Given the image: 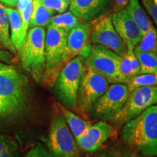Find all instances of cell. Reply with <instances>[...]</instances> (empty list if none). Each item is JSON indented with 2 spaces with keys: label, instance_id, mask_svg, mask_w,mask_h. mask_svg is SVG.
Masks as SVG:
<instances>
[{
  "label": "cell",
  "instance_id": "obj_35",
  "mask_svg": "<svg viewBox=\"0 0 157 157\" xmlns=\"http://www.w3.org/2000/svg\"><path fill=\"white\" fill-rule=\"evenodd\" d=\"M17 2H18V0H0L1 3L12 7H15L17 5Z\"/></svg>",
  "mask_w": 157,
  "mask_h": 157
},
{
  "label": "cell",
  "instance_id": "obj_6",
  "mask_svg": "<svg viewBox=\"0 0 157 157\" xmlns=\"http://www.w3.org/2000/svg\"><path fill=\"white\" fill-rule=\"evenodd\" d=\"M108 80L85 66L80 80L75 110L81 114L90 113L97 101L109 87Z\"/></svg>",
  "mask_w": 157,
  "mask_h": 157
},
{
  "label": "cell",
  "instance_id": "obj_2",
  "mask_svg": "<svg viewBox=\"0 0 157 157\" xmlns=\"http://www.w3.org/2000/svg\"><path fill=\"white\" fill-rule=\"evenodd\" d=\"M68 31L49 25L45 34V73L43 82L54 84L63 67L71 60L67 48Z\"/></svg>",
  "mask_w": 157,
  "mask_h": 157
},
{
  "label": "cell",
  "instance_id": "obj_37",
  "mask_svg": "<svg viewBox=\"0 0 157 157\" xmlns=\"http://www.w3.org/2000/svg\"><path fill=\"white\" fill-rule=\"evenodd\" d=\"M154 157H157V156H154Z\"/></svg>",
  "mask_w": 157,
  "mask_h": 157
},
{
  "label": "cell",
  "instance_id": "obj_26",
  "mask_svg": "<svg viewBox=\"0 0 157 157\" xmlns=\"http://www.w3.org/2000/svg\"><path fill=\"white\" fill-rule=\"evenodd\" d=\"M46 8L59 13L66 12L70 5V0H39Z\"/></svg>",
  "mask_w": 157,
  "mask_h": 157
},
{
  "label": "cell",
  "instance_id": "obj_3",
  "mask_svg": "<svg viewBox=\"0 0 157 157\" xmlns=\"http://www.w3.org/2000/svg\"><path fill=\"white\" fill-rule=\"evenodd\" d=\"M45 30L43 27H32L26 35L20 54L22 67L37 82H43L45 73Z\"/></svg>",
  "mask_w": 157,
  "mask_h": 157
},
{
  "label": "cell",
  "instance_id": "obj_23",
  "mask_svg": "<svg viewBox=\"0 0 157 157\" xmlns=\"http://www.w3.org/2000/svg\"><path fill=\"white\" fill-rule=\"evenodd\" d=\"M134 49L153 52L157 56V29L154 25L146 34L143 35L140 42Z\"/></svg>",
  "mask_w": 157,
  "mask_h": 157
},
{
  "label": "cell",
  "instance_id": "obj_19",
  "mask_svg": "<svg viewBox=\"0 0 157 157\" xmlns=\"http://www.w3.org/2000/svg\"><path fill=\"white\" fill-rule=\"evenodd\" d=\"M60 108L63 113V117H64L71 132L73 134L75 139L80 136L93 124L91 121L84 120L78 117L64 105H60Z\"/></svg>",
  "mask_w": 157,
  "mask_h": 157
},
{
  "label": "cell",
  "instance_id": "obj_17",
  "mask_svg": "<svg viewBox=\"0 0 157 157\" xmlns=\"http://www.w3.org/2000/svg\"><path fill=\"white\" fill-rule=\"evenodd\" d=\"M125 9L136 23L143 36L151 29L152 23L141 6L139 0H129Z\"/></svg>",
  "mask_w": 157,
  "mask_h": 157
},
{
  "label": "cell",
  "instance_id": "obj_1",
  "mask_svg": "<svg viewBox=\"0 0 157 157\" xmlns=\"http://www.w3.org/2000/svg\"><path fill=\"white\" fill-rule=\"evenodd\" d=\"M121 137L144 156H157V103L124 123Z\"/></svg>",
  "mask_w": 157,
  "mask_h": 157
},
{
  "label": "cell",
  "instance_id": "obj_20",
  "mask_svg": "<svg viewBox=\"0 0 157 157\" xmlns=\"http://www.w3.org/2000/svg\"><path fill=\"white\" fill-rule=\"evenodd\" d=\"M0 43L13 54H16L14 45L11 41L8 15L5 7L0 3Z\"/></svg>",
  "mask_w": 157,
  "mask_h": 157
},
{
  "label": "cell",
  "instance_id": "obj_10",
  "mask_svg": "<svg viewBox=\"0 0 157 157\" xmlns=\"http://www.w3.org/2000/svg\"><path fill=\"white\" fill-rule=\"evenodd\" d=\"M90 41L109 48L122 58L127 53L126 44L113 26L111 13H105L91 21Z\"/></svg>",
  "mask_w": 157,
  "mask_h": 157
},
{
  "label": "cell",
  "instance_id": "obj_32",
  "mask_svg": "<svg viewBox=\"0 0 157 157\" xmlns=\"http://www.w3.org/2000/svg\"><path fill=\"white\" fill-rule=\"evenodd\" d=\"M119 157H144L134 148H126L121 151Z\"/></svg>",
  "mask_w": 157,
  "mask_h": 157
},
{
  "label": "cell",
  "instance_id": "obj_13",
  "mask_svg": "<svg viewBox=\"0 0 157 157\" xmlns=\"http://www.w3.org/2000/svg\"><path fill=\"white\" fill-rule=\"evenodd\" d=\"M90 27L91 23L81 21L68 32L67 48L71 60L77 56L84 59L89 54L92 45Z\"/></svg>",
  "mask_w": 157,
  "mask_h": 157
},
{
  "label": "cell",
  "instance_id": "obj_16",
  "mask_svg": "<svg viewBox=\"0 0 157 157\" xmlns=\"http://www.w3.org/2000/svg\"><path fill=\"white\" fill-rule=\"evenodd\" d=\"M8 15L11 41L17 52L21 53L26 39V33L23 28L21 15L17 10L13 7H5Z\"/></svg>",
  "mask_w": 157,
  "mask_h": 157
},
{
  "label": "cell",
  "instance_id": "obj_36",
  "mask_svg": "<svg viewBox=\"0 0 157 157\" xmlns=\"http://www.w3.org/2000/svg\"><path fill=\"white\" fill-rule=\"evenodd\" d=\"M93 157H113V156H111V154H107V153H101V154L95 155Z\"/></svg>",
  "mask_w": 157,
  "mask_h": 157
},
{
  "label": "cell",
  "instance_id": "obj_38",
  "mask_svg": "<svg viewBox=\"0 0 157 157\" xmlns=\"http://www.w3.org/2000/svg\"><path fill=\"white\" fill-rule=\"evenodd\" d=\"M70 1H71V0H70Z\"/></svg>",
  "mask_w": 157,
  "mask_h": 157
},
{
  "label": "cell",
  "instance_id": "obj_7",
  "mask_svg": "<svg viewBox=\"0 0 157 157\" xmlns=\"http://www.w3.org/2000/svg\"><path fill=\"white\" fill-rule=\"evenodd\" d=\"M48 146L52 157H78L76 140L63 116L52 119Z\"/></svg>",
  "mask_w": 157,
  "mask_h": 157
},
{
  "label": "cell",
  "instance_id": "obj_8",
  "mask_svg": "<svg viewBox=\"0 0 157 157\" xmlns=\"http://www.w3.org/2000/svg\"><path fill=\"white\" fill-rule=\"evenodd\" d=\"M26 77L12 65L0 63V98L21 109L26 102Z\"/></svg>",
  "mask_w": 157,
  "mask_h": 157
},
{
  "label": "cell",
  "instance_id": "obj_18",
  "mask_svg": "<svg viewBox=\"0 0 157 157\" xmlns=\"http://www.w3.org/2000/svg\"><path fill=\"white\" fill-rule=\"evenodd\" d=\"M54 14V11L46 8L39 0H33L29 27L46 26L50 24V20Z\"/></svg>",
  "mask_w": 157,
  "mask_h": 157
},
{
  "label": "cell",
  "instance_id": "obj_33",
  "mask_svg": "<svg viewBox=\"0 0 157 157\" xmlns=\"http://www.w3.org/2000/svg\"><path fill=\"white\" fill-rule=\"evenodd\" d=\"M113 10H114V11H118L125 8L129 0H113Z\"/></svg>",
  "mask_w": 157,
  "mask_h": 157
},
{
  "label": "cell",
  "instance_id": "obj_27",
  "mask_svg": "<svg viewBox=\"0 0 157 157\" xmlns=\"http://www.w3.org/2000/svg\"><path fill=\"white\" fill-rule=\"evenodd\" d=\"M21 109H19L14 104L10 102L6 101L3 98H0V117L8 116L12 113L18 112Z\"/></svg>",
  "mask_w": 157,
  "mask_h": 157
},
{
  "label": "cell",
  "instance_id": "obj_25",
  "mask_svg": "<svg viewBox=\"0 0 157 157\" xmlns=\"http://www.w3.org/2000/svg\"><path fill=\"white\" fill-rule=\"evenodd\" d=\"M0 157H18V146L11 137L0 135Z\"/></svg>",
  "mask_w": 157,
  "mask_h": 157
},
{
  "label": "cell",
  "instance_id": "obj_15",
  "mask_svg": "<svg viewBox=\"0 0 157 157\" xmlns=\"http://www.w3.org/2000/svg\"><path fill=\"white\" fill-rule=\"evenodd\" d=\"M113 4V0H71L69 10L78 19L90 22L106 13Z\"/></svg>",
  "mask_w": 157,
  "mask_h": 157
},
{
  "label": "cell",
  "instance_id": "obj_5",
  "mask_svg": "<svg viewBox=\"0 0 157 157\" xmlns=\"http://www.w3.org/2000/svg\"><path fill=\"white\" fill-rule=\"evenodd\" d=\"M122 57L101 44L91 45L88 56L84 59V64L101 74L109 83H124L120 74Z\"/></svg>",
  "mask_w": 157,
  "mask_h": 157
},
{
  "label": "cell",
  "instance_id": "obj_28",
  "mask_svg": "<svg viewBox=\"0 0 157 157\" xmlns=\"http://www.w3.org/2000/svg\"><path fill=\"white\" fill-rule=\"evenodd\" d=\"M143 6L157 25V0H141Z\"/></svg>",
  "mask_w": 157,
  "mask_h": 157
},
{
  "label": "cell",
  "instance_id": "obj_11",
  "mask_svg": "<svg viewBox=\"0 0 157 157\" xmlns=\"http://www.w3.org/2000/svg\"><path fill=\"white\" fill-rule=\"evenodd\" d=\"M126 84L114 83L109 86L92 109V115L95 119L111 121L120 111L129 95Z\"/></svg>",
  "mask_w": 157,
  "mask_h": 157
},
{
  "label": "cell",
  "instance_id": "obj_14",
  "mask_svg": "<svg viewBox=\"0 0 157 157\" xmlns=\"http://www.w3.org/2000/svg\"><path fill=\"white\" fill-rule=\"evenodd\" d=\"M113 26L125 44L137 46L143 37L140 29L128 14L126 9L114 11L112 13Z\"/></svg>",
  "mask_w": 157,
  "mask_h": 157
},
{
  "label": "cell",
  "instance_id": "obj_29",
  "mask_svg": "<svg viewBox=\"0 0 157 157\" xmlns=\"http://www.w3.org/2000/svg\"><path fill=\"white\" fill-rule=\"evenodd\" d=\"M31 11H32V2L29 4L23 10L19 13L21 15V21H22L23 28L25 33H28V29L29 27V22H30Z\"/></svg>",
  "mask_w": 157,
  "mask_h": 157
},
{
  "label": "cell",
  "instance_id": "obj_34",
  "mask_svg": "<svg viewBox=\"0 0 157 157\" xmlns=\"http://www.w3.org/2000/svg\"><path fill=\"white\" fill-rule=\"evenodd\" d=\"M32 1L33 0H18L16 5L17 8V12H18L19 13H21V12L29 5V4L32 2Z\"/></svg>",
  "mask_w": 157,
  "mask_h": 157
},
{
  "label": "cell",
  "instance_id": "obj_22",
  "mask_svg": "<svg viewBox=\"0 0 157 157\" xmlns=\"http://www.w3.org/2000/svg\"><path fill=\"white\" fill-rule=\"evenodd\" d=\"M81 21L71 12L63 13L56 16L52 17L50 20V25L58 27L67 31L68 32L76 25H77Z\"/></svg>",
  "mask_w": 157,
  "mask_h": 157
},
{
  "label": "cell",
  "instance_id": "obj_12",
  "mask_svg": "<svg viewBox=\"0 0 157 157\" xmlns=\"http://www.w3.org/2000/svg\"><path fill=\"white\" fill-rule=\"evenodd\" d=\"M112 132L113 127L106 121L101 120L92 124L75 140L78 146L84 151L95 152L106 142Z\"/></svg>",
  "mask_w": 157,
  "mask_h": 157
},
{
  "label": "cell",
  "instance_id": "obj_9",
  "mask_svg": "<svg viewBox=\"0 0 157 157\" xmlns=\"http://www.w3.org/2000/svg\"><path fill=\"white\" fill-rule=\"evenodd\" d=\"M156 103L157 86L137 87L129 92L127 101L120 111L110 121L117 124H122L134 119Z\"/></svg>",
  "mask_w": 157,
  "mask_h": 157
},
{
  "label": "cell",
  "instance_id": "obj_24",
  "mask_svg": "<svg viewBox=\"0 0 157 157\" xmlns=\"http://www.w3.org/2000/svg\"><path fill=\"white\" fill-rule=\"evenodd\" d=\"M129 92L137 87L157 86V74H141L133 76L127 83Z\"/></svg>",
  "mask_w": 157,
  "mask_h": 157
},
{
  "label": "cell",
  "instance_id": "obj_4",
  "mask_svg": "<svg viewBox=\"0 0 157 157\" xmlns=\"http://www.w3.org/2000/svg\"><path fill=\"white\" fill-rule=\"evenodd\" d=\"M85 64L80 56L70 60L60 70L54 82V92L64 106L76 109L80 80Z\"/></svg>",
  "mask_w": 157,
  "mask_h": 157
},
{
  "label": "cell",
  "instance_id": "obj_30",
  "mask_svg": "<svg viewBox=\"0 0 157 157\" xmlns=\"http://www.w3.org/2000/svg\"><path fill=\"white\" fill-rule=\"evenodd\" d=\"M25 157H52L50 152L43 147L42 145H37L34 148L30 149Z\"/></svg>",
  "mask_w": 157,
  "mask_h": 157
},
{
  "label": "cell",
  "instance_id": "obj_21",
  "mask_svg": "<svg viewBox=\"0 0 157 157\" xmlns=\"http://www.w3.org/2000/svg\"><path fill=\"white\" fill-rule=\"evenodd\" d=\"M134 52L140 64V74H157V56L151 52L139 51Z\"/></svg>",
  "mask_w": 157,
  "mask_h": 157
},
{
  "label": "cell",
  "instance_id": "obj_31",
  "mask_svg": "<svg viewBox=\"0 0 157 157\" xmlns=\"http://www.w3.org/2000/svg\"><path fill=\"white\" fill-rule=\"evenodd\" d=\"M14 54L0 43V63H12L14 61Z\"/></svg>",
  "mask_w": 157,
  "mask_h": 157
}]
</instances>
